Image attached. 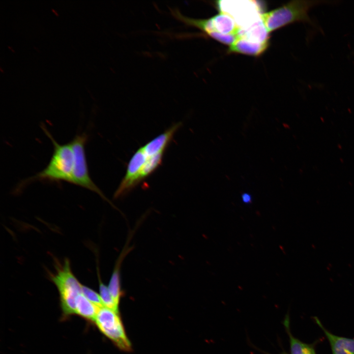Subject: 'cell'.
<instances>
[{"label":"cell","mask_w":354,"mask_h":354,"mask_svg":"<svg viewBox=\"0 0 354 354\" xmlns=\"http://www.w3.org/2000/svg\"><path fill=\"white\" fill-rule=\"evenodd\" d=\"M41 127L45 134L52 141L54 151L51 159L42 171L35 176L25 179L19 184L17 189L35 181L51 182L66 181L71 183L74 164L73 152L70 143L59 144L44 124Z\"/></svg>","instance_id":"1"},{"label":"cell","mask_w":354,"mask_h":354,"mask_svg":"<svg viewBox=\"0 0 354 354\" xmlns=\"http://www.w3.org/2000/svg\"><path fill=\"white\" fill-rule=\"evenodd\" d=\"M172 15L184 24L196 28L219 42L231 46L236 40L240 28L228 14L220 12L208 19H198L186 17L177 9L171 10Z\"/></svg>","instance_id":"2"},{"label":"cell","mask_w":354,"mask_h":354,"mask_svg":"<svg viewBox=\"0 0 354 354\" xmlns=\"http://www.w3.org/2000/svg\"><path fill=\"white\" fill-rule=\"evenodd\" d=\"M325 0H292L276 9L264 13L262 20L268 32L295 22L314 23L309 17L311 9L319 5L330 3Z\"/></svg>","instance_id":"3"},{"label":"cell","mask_w":354,"mask_h":354,"mask_svg":"<svg viewBox=\"0 0 354 354\" xmlns=\"http://www.w3.org/2000/svg\"><path fill=\"white\" fill-rule=\"evenodd\" d=\"M56 267V272L50 278L59 291L63 316L67 318L76 314V301L82 293V284L73 273L68 259Z\"/></svg>","instance_id":"4"},{"label":"cell","mask_w":354,"mask_h":354,"mask_svg":"<svg viewBox=\"0 0 354 354\" xmlns=\"http://www.w3.org/2000/svg\"><path fill=\"white\" fill-rule=\"evenodd\" d=\"M88 136L85 133L77 134L70 142L74 155V164L71 183L84 187L98 194L115 207L91 179L88 171L85 153Z\"/></svg>","instance_id":"5"},{"label":"cell","mask_w":354,"mask_h":354,"mask_svg":"<svg viewBox=\"0 0 354 354\" xmlns=\"http://www.w3.org/2000/svg\"><path fill=\"white\" fill-rule=\"evenodd\" d=\"M118 313L102 306L99 308L94 322L99 330L118 348L123 351H130L131 343Z\"/></svg>","instance_id":"6"},{"label":"cell","mask_w":354,"mask_h":354,"mask_svg":"<svg viewBox=\"0 0 354 354\" xmlns=\"http://www.w3.org/2000/svg\"><path fill=\"white\" fill-rule=\"evenodd\" d=\"M220 12L230 15L240 28H246L261 20V7L256 1H218Z\"/></svg>","instance_id":"7"},{"label":"cell","mask_w":354,"mask_h":354,"mask_svg":"<svg viewBox=\"0 0 354 354\" xmlns=\"http://www.w3.org/2000/svg\"><path fill=\"white\" fill-rule=\"evenodd\" d=\"M148 157L142 147L135 152L128 163L125 176L115 193V198L125 195L142 181L141 174Z\"/></svg>","instance_id":"8"},{"label":"cell","mask_w":354,"mask_h":354,"mask_svg":"<svg viewBox=\"0 0 354 354\" xmlns=\"http://www.w3.org/2000/svg\"><path fill=\"white\" fill-rule=\"evenodd\" d=\"M268 33L261 19L250 26L240 28L237 34V39L254 44L268 45Z\"/></svg>","instance_id":"9"},{"label":"cell","mask_w":354,"mask_h":354,"mask_svg":"<svg viewBox=\"0 0 354 354\" xmlns=\"http://www.w3.org/2000/svg\"><path fill=\"white\" fill-rule=\"evenodd\" d=\"M181 125V122L174 124L164 132L147 143L142 147L145 153L148 156H153L159 153H164Z\"/></svg>","instance_id":"10"},{"label":"cell","mask_w":354,"mask_h":354,"mask_svg":"<svg viewBox=\"0 0 354 354\" xmlns=\"http://www.w3.org/2000/svg\"><path fill=\"white\" fill-rule=\"evenodd\" d=\"M315 320L326 337L332 354H354V338L335 335L326 329L318 318Z\"/></svg>","instance_id":"11"},{"label":"cell","mask_w":354,"mask_h":354,"mask_svg":"<svg viewBox=\"0 0 354 354\" xmlns=\"http://www.w3.org/2000/svg\"><path fill=\"white\" fill-rule=\"evenodd\" d=\"M268 45L254 44L245 40L237 39L229 47V52L247 55L257 56L261 55L266 49Z\"/></svg>","instance_id":"12"},{"label":"cell","mask_w":354,"mask_h":354,"mask_svg":"<svg viewBox=\"0 0 354 354\" xmlns=\"http://www.w3.org/2000/svg\"><path fill=\"white\" fill-rule=\"evenodd\" d=\"M127 252L126 250L122 251L121 255L119 256L117 263L114 268L108 286L114 300L118 305L122 294L120 286V267L122 261Z\"/></svg>","instance_id":"13"},{"label":"cell","mask_w":354,"mask_h":354,"mask_svg":"<svg viewBox=\"0 0 354 354\" xmlns=\"http://www.w3.org/2000/svg\"><path fill=\"white\" fill-rule=\"evenodd\" d=\"M100 307L88 300L82 293L76 301V314L88 321L94 322Z\"/></svg>","instance_id":"14"},{"label":"cell","mask_w":354,"mask_h":354,"mask_svg":"<svg viewBox=\"0 0 354 354\" xmlns=\"http://www.w3.org/2000/svg\"><path fill=\"white\" fill-rule=\"evenodd\" d=\"M289 323V318L287 316L284 324L289 336L291 354H316L313 346L303 343L293 336L290 331Z\"/></svg>","instance_id":"15"},{"label":"cell","mask_w":354,"mask_h":354,"mask_svg":"<svg viewBox=\"0 0 354 354\" xmlns=\"http://www.w3.org/2000/svg\"><path fill=\"white\" fill-rule=\"evenodd\" d=\"M97 275L99 280V295L103 306L118 313V305L114 300L108 287L106 286L101 280L98 270Z\"/></svg>","instance_id":"16"},{"label":"cell","mask_w":354,"mask_h":354,"mask_svg":"<svg viewBox=\"0 0 354 354\" xmlns=\"http://www.w3.org/2000/svg\"><path fill=\"white\" fill-rule=\"evenodd\" d=\"M164 153H159L153 156H148L141 174V180L151 174L161 164Z\"/></svg>","instance_id":"17"},{"label":"cell","mask_w":354,"mask_h":354,"mask_svg":"<svg viewBox=\"0 0 354 354\" xmlns=\"http://www.w3.org/2000/svg\"><path fill=\"white\" fill-rule=\"evenodd\" d=\"M82 294L91 302L98 306H104L99 294L87 286L82 285Z\"/></svg>","instance_id":"18"},{"label":"cell","mask_w":354,"mask_h":354,"mask_svg":"<svg viewBox=\"0 0 354 354\" xmlns=\"http://www.w3.org/2000/svg\"><path fill=\"white\" fill-rule=\"evenodd\" d=\"M242 200L244 201V202L245 203H248L251 200V197L247 193H244L242 196Z\"/></svg>","instance_id":"19"}]
</instances>
